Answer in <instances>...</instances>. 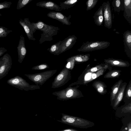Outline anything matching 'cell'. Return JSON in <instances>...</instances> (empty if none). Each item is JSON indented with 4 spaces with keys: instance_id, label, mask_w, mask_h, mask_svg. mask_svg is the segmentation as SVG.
<instances>
[{
    "instance_id": "5bb4252c",
    "label": "cell",
    "mask_w": 131,
    "mask_h": 131,
    "mask_svg": "<svg viewBox=\"0 0 131 131\" xmlns=\"http://www.w3.org/2000/svg\"><path fill=\"white\" fill-rule=\"evenodd\" d=\"M77 38L74 35L65 38L61 45L60 54L72 48L77 41Z\"/></svg>"
},
{
    "instance_id": "603a6c76",
    "label": "cell",
    "mask_w": 131,
    "mask_h": 131,
    "mask_svg": "<svg viewBox=\"0 0 131 131\" xmlns=\"http://www.w3.org/2000/svg\"><path fill=\"white\" fill-rule=\"evenodd\" d=\"M87 71L91 72H95L102 69H108L109 70L112 69V67L109 64L106 63L101 64L91 68L90 66L87 67Z\"/></svg>"
},
{
    "instance_id": "7bdbcfd3",
    "label": "cell",
    "mask_w": 131,
    "mask_h": 131,
    "mask_svg": "<svg viewBox=\"0 0 131 131\" xmlns=\"http://www.w3.org/2000/svg\"></svg>"
},
{
    "instance_id": "74e56055",
    "label": "cell",
    "mask_w": 131,
    "mask_h": 131,
    "mask_svg": "<svg viewBox=\"0 0 131 131\" xmlns=\"http://www.w3.org/2000/svg\"><path fill=\"white\" fill-rule=\"evenodd\" d=\"M57 131H79L75 129L71 128L66 129Z\"/></svg>"
},
{
    "instance_id": "3957f363",
    "label": "cell",
    "mask_w": 131,
    "mask_h": 131,
    "mask_svg": "<svg viewBox=\"0 0 131 131\" xmlns=\"http://www.w3.org/2000/svg\"><path fill=\"white\" fill-rule=\"evenodd\" d=\"M79 86V85H77L73 87H68L61 90L54 92L52 94L57 96V100L62 101L80 98L84 96L78 89Z\"/></svg>"
},
{
    "instance_id": "f546056e",
    "label": "cell",
    "mask_w": 131,
    "mask_h": 131,
    "mask_svg": "<svg viewBox=\"0 0 131 131\" xmlns=\"http://www.w3.org/2000/svg\"><path fill=\"white\" fill-rule=\"evenodd\" d=\"M66 60L67 63L65 67L70 70H72L75 64V61L72 57L69 58Z\"/></svg>"
},
{
    "instance_id": "83f0119b",
    "label": "cell",
    "mask_w": 131,
    "mask_h": 131,
    "mask_svg": "<svg viewBox=\"0 0 131 131\" xmlns=\"http://www.w3.org/2000/svg\"><path fill=\"white\" fill-rule=\"evenodd\" d=\"M122 71L119 70H111L106 73L104 77L105 78H115L119 77Z\"/></svg>"
},
{
    "instance_id": "d6a6232c",
    "label": "cell",
    "mask_w": 131,
    "mask_h": 131,
    "mask_svg": "<svg viewBox=\"0 0 131 131\" xmlns=\"http://www.w3.org/2000/svg\"><path fill=\"white\" fill-rule=\"evenodd\" d=\"M33 0H19L17 3L16 9H20L25 6Z\"/></svg>"
},
{
    "instance_id": "ba28073f",
    "label": "cell",
    "mask_w": 131,
    "mask_h": 131,
    "mask_svg": "<svg viewBox=\"0 0 131 131\" xmlns=\"http://www.w3.org/2000/svg\"><path fill=\"white\" fill-rule=\"evenodd\" d=\"M71 77L70 70L65 67L55 77L52 83L51 88H56L64 85L71 79Z\"/></svg>"
},
{
    "instance_id": "9a60e30c",
    "label": "cell",
    "mask_w": 131,
    "mask_h": 131,
    "mask_svg": "<svg viewBox=\"0 0 131 131\" xmlns=\"http://www.w3.org/2000/svg\"><path fill=\"white\" fill-rule=\"evenodd\" d=\"M123 35L125 51L127 57L131 59V31L126 30Z\"/></svg>"
},
{
    "instance_id": "836d02e7",
    "label": "cell",
    "mask_w": 131,
    "mask_h": 131,
    "mask_svg": "<svg viewBox=\"0 0 131 131\" xmlns=\"http://www.w3.org/2000/svg\"><path fill=\"white\" fill-rule=\"evenodd\" d=\"M49 68V66L46 63H42L33 67L31 69L34 70H44Z\"/></svg>"
},
{
    "instance_id": "5b68a950",
    "label": "cell",
    "mask_w": 131,
    "mask_h": 131,
    "mask_svg": "<svg viewBox=\"0 0 131 131\" xmlns=\"http://www.w3.org/2000/svg\"><path fill=\"white\" fill-rule=\"evenodd\" d=\"M7 82L10 85L22 90L28 91L40 88V86L38 85L30 84L26 80L19 76L9 79Z\"/></svg>"
},
{
    "instance_id": "4dcf8cb0",
    "label": "cell",
    "mask_w": 131,
    "mask_h": 131,
    "mask_svg": "<svg viewBox=\"0 0 131 131\" xmlns=\"http://www.w3.org/2000/svg\"><path fill=\"white\" fill-rule=\"evenodd\" d=\"M12 32V30H9L7 28L4 26H0V37H6L8 34Z\"/></svg>"
},
{
    "instance_id": "52a82bcc",
    "label": "cell",
    "mask_w": 131,
    "mask_h": 131,
    "mask_svg": "<svg viewBox=\"0 0 131 131\" xmlns=\"http://www.w3.org/2000/svg\"><path fill=\"white\" fill-rule=\"evenodd\" d=\"M110 44L109 42L104 41H87L84 43L77 50L79 51L89 52L102 50L107 48Z\"/></svg>"
},
{
    "instance_id": "e0dca14e",
    "label": "cell",
    "mask_w": 131,
    "mask_h": 131,
    "mask_svg": "<svg viewBox=\"0 0 131 131\" xmlns=\"http://www.w3.org/2000/svg\"><path fill=\"white\" fill-rule=\"evenodd\" d=\"M127 85L126 82L122 83L114 100L113 108L117 107L123 99Z\"/></svg>"
},
{
    "instance_id": "2e32d148",
    "label": "cell",
    "mask_w": 131,
    "mask_h": 131,
    "mask_svg": "<svg viewBox=\"0 0 131 131\" xmlns=\"http://www.w3.org/2000/svg\"><path fill=\"white\" fill-rule=\"evenodd\" d=\"M104 61L105 63L108 64L111 66L126 67L130 65L129 62L127 61L112 58L104 59Z\"/></svg>"
},
{
    "instance_id": "ffe728a7",
    "label": "cell",
    "mask_w": 131,
    "mask_h": 131,
    "mask_svg": "<svg viewBox=\"0 0 131 131\" xmlns=\"http://www.w3.org/2000/svg\"><path fill=\"white\" fill-rule=\"evenodd\" d=\"M92 86L100 94L104 95L107 93L106 85L101 81H95L93 83Z\"/></svg>"
},
{
    "instance_id": "d4e9b609",
    "label": "cell",
    "mask_w": 131,
    "mask_h": 131,
    "mask_svg": "<svg viewBox=\"0 0 131 131\" xmlns=\"http://www.w3.org/2000/svg\"><path fill=\"white\" fill-rule=\"evenodd\" d=\"M112 5L115 12L119 13L121 11L124 10L123 0H114L112 2Z\"/></svg>"
},
{
    "instance_id": "f35d334b",
    "label": "cell",
    "mask_w": 131,
    "mask_h": 131,
    "mask_svg": "<svg viewBox=\"0 0 131 131\" xmlns=\"http://www.w3.org/2000/svg\"><path fill=\"white\" fill-rule=\"evenodd\" d=\"M128 131H131V122L130 121L127 124Z\"/></svg>"
},
{
    "instance_id": "30bf717a",
    "label": "cell",
    "mask_w": 131,
    "mask_h": 131,
    "mask_svg": "<svg viewBox=\"0 0 131 131\" xmlns=\"http://www.w3.org/2000/svg\"><path fill=\"white\" fill-rule=\"evenodd\" d=\"M2 57L3 62L0 67V80L8 74L12 63L11 57L8 53L5 54Z\"/></svg>"
},
{
    "instance_id": "484cf974",
    "label": "cell",
    "mask_w": 131,
    "mask_h": 131,
    "mask_svg": "<svg viewBox=\"0 0 131 131\" xmlns=\"http://www.w3.org/2000/svg\"><path fill=\"white\" fill-rule=\"evenodd\" d=\"M78 0H69L61 2L59 5L62 10L67 9L73 7L78 2Z\"/></svg>"
},
{
    "instance_id": "1f68e13d",
    "label": "cell",
    "mask_w": 131,
    "mask_h": 131,
    "mask_svg": "<svg viewBox=\"0 0 131 131\" xmlns=\"http://www.w3.org/2000/svg\"><path fill=\"white\" fill-rule=\"evenodd\" d=\"M98 0H88L86 3V10H90L93 8L97 4Z\"/></svg>"
},
{
    "instance_id": "8992f818",
    "label": "cell",
    "mask_w": 131,
    "mask_h": 131,
    "mask_svg": "<svg viewBox=\"0 0 131 131\" xmlns=\"http://www.w3.org/2000/svg\"><path fill=\"white\" fill-rule=\"evenodd\" d=\"M57 71V70H51L34 74L24 75L36 85H42Z\"/></svg>"
},
{
    "instance_id": "7c38bea8",
    "label": "cell",
    "mask_w": 131,
    "mask_h": 131,
    "mask_svg": "<svg viewBox=\"0 0 131 131\" xmlns=\"http://www.w3.org/2000/svg\"><path fill=\"white\" fill-rule=\"evenodd\" d=\"M47 15L49 17L60 21L63 25H70L71 24V23L69 21L71 18V15L67 17L61 12L51 11L48 13Z\"/></svg>"
},
{
    "instance_id": "4fadbf2b",
    "label": "cell",
    "mask_w": 131,
    "mask_h": 131,
    "mask_svg": "<svg viewBox=\"0 0 131 131\" xmlns=\"http://www.w3.org/2000/svg\"><path fill=\"white\" fill-rule=\"evenodd\" d=\"M17 50L18 56V61L20 63H21L24 59L27 52L25 44V38L22 35L20 37L17 47Z\"/></svg>"
},
{
    "instance_id": "e575fe53",
    "label": "cell",
    "mask_w": 131,
    "mask_h": 131,
    "mask_svg": "<svg viewBox=\"0 0 131 131\" xmlns=\"http://www.w3.org/2000/svg\"><path fill=\"white\" fill-rule=\"evenodd\" d=\"M12 4L11 2L5 1L0 3V9L9 8Z\"/></svg>"
},
{
    "instance_id": "cb8c5ba5",
    "label": "cell",
    "mask_w": 131,
    "mask_h": 131,
    "mask_svg": "<svg viewBox=\"0 0 131 131\" xmlns=\"http://www.w3.org/2000/svg\"><path fill=\"white\" fill-rule=\"evenodd\" d=\"M63 41V40L60 41L52 45L50 48L47 49V50L51 53L55 55H59L60 54L61 45Z\"/></svg>"
},
{
    "instance_id": "f1b7e54d",
    "label": "cell",
    "mask_w": 131,
    "mask_h": 131,
    "mask_svg": "<svg viewBox=\"0 0 131 131\" xmlns=\"http://www.w3.org/2000/svg\"><path fill=\"white\" fill-rule=\"evenodd\" d=\"M125 94V97H124V101H127V100L128 101L131 100V80L129 81V82L127 87V88H126Z\"/></svg>"
},
{
    "instance_id": "60d3db41",
    "label": "cell",
    "mask_w": 131,
    "mask_h": 131,
    "mask_svg": "<svg viewBox=\"0 0 131 131\" xmlns=\"http://www.w3.org/2000/svg\"><path fill=\"white\" fill-rule=\"evenodd\" d=\"M122 131H125L124 129H123L122 130Z\"/></svg>"
},
{
    "instance_id": "44dd1931",
    "label": "cell",
    "mask_w": 131,
    "mask_h": 131,
    "mask_svg": "<svg viewBox=\"0 0 131 131\" xmlns=\"http://www.w3.org/2000/svg\"><path fill=\"white\" fill-rule=\"evenodd\" d=\"M95 24L97 26H100L103 23L104 19L103 8L102 6L98 8L93 16Z\"/></svg>"
},
{
    "instance_id": "7a4b0ae2",
    "label": "cell",
    "mask_w": 131,
    "mask_h": 131,
    "mask_svg": "<svg viewBox=\"0 0 131 131\" xmlns=\"http://www.w3.org/2000/svg\"><path fill=\"white\" fill-rule=\"evenodd\" d=\"M61 114L60 120L57 121L64 124L82 128H87L94 125V123L83 118L63 113Z\"/></svg>"
},
{
    "instance_id": "9c48e42d",
    "label": "cell",
    "mask_w": 131,
    "mask_h": 131,
    "mask_svg": "<svg viewBox=\"0 0 131 131\" xmlns=\"http://www.w3.org/2000/svg\"><path fill=\"white\" fill-rule=\"evenodd\" d=\"M103 8L104 26L108 29L111 28L112 18L110 4L109 1L104 2L102 5Z\"/></svg>"
},
{
    "instance_id": "6da1fadb",
    "label": "cell",
    "mask_w": 131,
    "mask_h": 131,
    "mask_svg": "<svg viewBox=\"0 0 131 131\" xmlns=\"http://www.w3.org/2000/svg\"><path fill=\"white\" fill-rule=\"evenodd\" d=\"M31 23L35 30H39L43 32L39 41L40 44L46 41L52 40V37L56 35L60 29L57 27L47 25L41 20Z\"/></svg>"
},
{
    "instance_id": "8fae6325",
    "label": "cell",
    "mask_w": 131,
    "mask_h": 131,
    "mask_svg": "<svg viewBox=\"0 0 131 131\" xmlns=\"http://www.w3.org/2000/svg\"><path fill=\"white\" fill-rule=\"evenodd\" d=\"M19 21L20 24L23 28L29 39L34 41L36 40L33 34L36 30L34 29L28 18H25L23 20L20 19Z\"/></svg>"
},
{
    "instance_id": "7402d4cb",
    "label": "cell",
    "mask_w": 131,
    "mask_h": 131,
    "mask_svg": "<svg viewBox=\"0 0 131 131\" xmlns=\"http://www.w3.org/2000/svg\"><path fill=\"white\" fill-rule=\"evenodd\" d=\"M123 82V81L122 80H120L116 82L112 87L110 97L111 104L112 103H113L115 96Z\"/></svg>"
},
{
    "instance_id": "ab89813d",
    "label": "cell",
    "mask_w": 131,
    "mask_h": 131,
    "mask_svg": "<svg viewBox=\"0 0 131 131\" xmlns=\"http://www.w3.org/2000/svg\"><path fill=\"white\" fill-rule=\"evenodd\" d=\"M3 62L2 57H1L0 59V67L1 65Z\"/></svg>"
},
{
    "instance_id": "277c9868",
    "label": "cell",
    "mask_w": 131,
    "mask_h": 131,
    "mask_svg": "<svg viewBox=\"0 0 131 131\" xmlns=\"http://www.w3.org/2000/svg\"><path fill=\"white\" fill-rule=\"evenodd\" d=\"M86 67L79 77L78 80L76 82L70 84L68 87H71L75 85H87L89 82L103 75L107 70L102 69L96 72H93L88 71Z\"/></svg>"
},
{
    "instance_id": "4316f807",
    "label": "cell",
    "mask_w": 131,
    "mask_h": 131,
    "mask_svg": "<svg viewBox=\"0 0 131 131\" xmlns=\"http://www.w3.org/2000/svg\"><path fill=\"white\" fill-rule=\"evenodd\" d=\"M90 54H80L72 56L75 63H83L88 61L90 59Z\"/></svg>"
},
{
    "instance_id": "b9f144b4",
    "label": "cell",
    "mask_w": 131,
    "mask_h": 131,
    "mask_svg": "<svg viewBox=\"0 0 131 131\" xmlns=\"http://www.w3.org/2000/svg\"><path fill=\"white\" fill-rule=\"evenodd\" d=\"M2 15L0 13V16H2Z\"/></svg>"
},
{
    "instance_id": "ac0fdd59",
    "label": "cell",
    "mask_w": 131,
    "mask_h": 131,
    "mask_svg": "<svg viewBox=\"0 0 131 131\" xmlns=\"http://www.w3.org/2000/svg\"><path fill=\"white\" fill-rule=\"evenodd\" d=\"M36 5L38 6L57 11H61L62 10L59 5L51 1L39 2L37 3Z\"/></svg>"
},
{
    "instance_id": "d6986e66",
    "label": "cell",
    "mask_w": 131,
    "mask_h": 131,
    "mask_svg": "<svg viewBox=\"0 0 131 131\" xmlns=\"http://www.w3.org/2000/svg\"><path fill=\"white\" fill-rule=\"evenodd\" d=\"M123 16L130 24H131V0H124Z\"/></svg>"
},
{
    "instance_id": "8d00e7d4",
    "label": "cell",
    "mask_w": 131,
    "mask_h": 131,
    "mask_svg": "<svg viewBox=\"0 0 131 131\" xmlns=\"http://www.w3.org/2000/svg\"><path fill=\"white\" fill-rule=\"evenodd\" d=\"M7 51V49L4 47H0V57Z\"/></svg>"
},
{
    "instance_id": "d590c367",
    "label": "cell",
    "mask_w": 131,
    "mask_h": 131,
    "mask_svg": "<svg viewBox=\"0 0 131 131\" xmlns=\"http://www.w3.org/2000/svg\"><path fill=\"white\" fill-rule=\"evenodd\" d=\"M122 112L124 113L131 112V102L124 107L121 110Z\"/></svg>"
}]
</instances>
